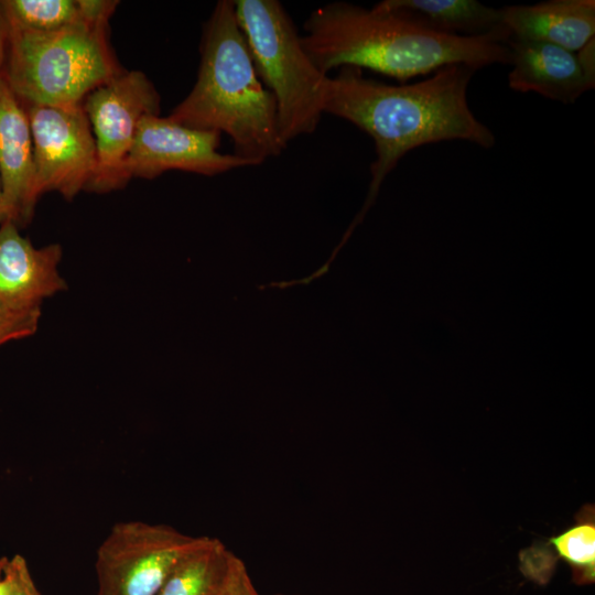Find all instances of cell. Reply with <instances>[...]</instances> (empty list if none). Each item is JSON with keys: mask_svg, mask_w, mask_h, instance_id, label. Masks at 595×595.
Listing matches in <instances>:
<instances>
[{"mask_svg": "<svg viewBox=\"0 0 595 595\" xmlns=\"http://www.w3.org/2000/svg\"><path fill=\"white\" fill-rule=\"evenodd\" d=\"M476 69L444 66L414 83L390 85L367 78L361 69L342 67L327 84L324 113L342 118L366 132L375 143L369 199L409 151L448 140L489 149L496 139L470 110L468 84Z\"/></svg>", "mask_w": 595, "mask_h": 595, "instance_id": "obj_1", "label": "cell"}, {"mask_svg": "<svg viewBox=\"0 0 595 595\" xmlns=\"http://www.w3.org/2000/svg\"><path fill=\"white\" fill-rule=\"evenodd\" d=\"M303 48L324 74L334 68H367L407 82L453 64L478 69L509 64L510 36H456L430 30L394 11L334 1L304 22Z\"/></svg>", "mask_w": 595, "mask_h": 595, "instance_id": "obj_2", "label": "cell"}, {"mask_svg": "<svg viewBox=\"0 0 595 595\" xmlns=\"http://www.w3.org/2000/svg\"><path fill=\"white\" fill-rule=\"evenodd\" d=\"M187 128L226 133L251 166L278 156L277 104L256 72L234 0H219L204 25L195 85L167 117Z\"/></svg>", "mask_w": 595, "mask_h": 595, "instance_id": "obj_3", "label": "cell"}, {"mask_svg": "<svg viewBox=\"0 0 595 595\" xmlns=\"http://www.w3.org/2000/svg\"><path fill=\"white\" fill-rule=\"evenodd\" d=\"M106 26L80 22L54 32L8 29L4 77L23 105L75 106L122 72Z\"/></svg>", "mask_w": 595, "mask_h": 595, "instance_id": "obj_4", "label": "cell"}, {"mask_svg": "<svg viewBox=\"0 0 595 595\" xmlns=\"http://www.w3.org/2000/svg\"><path fill=\"white\" fill-rule=\"evenodd\" d=\"M256 72L277 104L284 145L313 133L324 115L329 76L312 62L294 23L278 0H234Z\"/></svg>", "mask_w": 595, "mask_h": 595, "instance_id": "obj_5", "label": "cell"}, {"mask_svg": "<svg viewBox=\"0 0 595 595\" xmlns=\"http://www.w3.org/2000/svg\"><path fill=\"white\" fill-rule=\"evenodd\" d=\"M160 523H116L97 550V595H156L199 541Z\"/></svg>", "mask_w": 595, "mask_h": 595, "instance_id": "obj_6", "label": "cell"}, {"mask_svg": "<svg viewBox=\"0 0 595 595\" xmlns=\"http://www.w3.org/2000/svg\"><path fill=\"white\" fill-rule=\"evenodd\" d=\"M97 151V167L87 190L109 192L128 183L125 162L140 120L159 115L160 96L139 71L120 72L91 90L83 101Z\"/></svg>", "mask_w": 595, "mask_h": 595, "instance_id": "obj_7", "label": "cell"}, {"mask_svg": "<svg viewBox=\"0 0 595 595\" xmlns=\"http://www.w3.org/2000/svg\"><path fill=\"white\" fill-rule=\"evenodd\" d=\"M33 143L34 193L72 199L87 190L97 167L93 130L83 105H23Z\"/></svg>", "mask_w": 595, "mask_h": 595, "instance_id": "obj_8", "label": "cell"}, {"mask_svg": "<svg viewBox=\"0 0 595 595\" xmlns=\"http://www.w3.org/2000/svg\"><path fill=\"white\" fill-rule=\"evenodd\" d=\"M221 133L184 127L159 115L144 116L125 162V175L154 178L170 170L217 175L251 166L218 151Z\"/></svg>", "mask_w": 595, "mask_h": 595, "instance_id": "obj_9", "label": "cell"}, {"mask_svg": "<svg viewBox=\"0 0 595 595\" xmlns=\"http://www.w3.org/2000/svg\"><path fill=\"white\" fill-rule=\"evenodd\" d=\"M61 258L60 245L35 248L14 223L4 220L0 225V309H41L45 298L65 290L58 272Z\"/></svg>", "mask_w": 595, "mask_h": 595, "instance_id": "obj_10", "label": "cell"}, {"mask_svg": "<svg viewBox=\"0 0 595 595\" xmlns=\"http://www.w3.org/2000/svg\"><path fill=\"white\" fill-rule=\"evenodd\" d=\"M0 177L6 220L26 225L37 197L34 193L33 143L23 104L0 73Z\"/></svg>", "mask_w": 595, "mask_h": 595, "instance_id": "obj_11", "label": "cell"}, {"mask_svg": "<svg viewBox=\"0 0 595 595\" xmlns=\"http://www.w3.org/2000/svg\"><path fill=\"white\" fill-rule=\"evenodd\" d=\"M509 87L520 93H537L545 98L573 104L595 82L585 74L577 53L541 41L510 36Z\"/></svg>", "mask_w": 595, "mask_h": 595, "instance_id": "obj_12", "label": "cell"}, {"mask_svg": "<svg viewBox=\"0 0 595 595\" xmlns=\"http://www.w3.org/2000/svg\"><path fill=\"white\" fill-rule=\"evenodd\" d=\"M510 36L578 52L595 35L594 0H551L501 9Z\"/></svg>", "mask_w": 595, "mask_h": 595, "instance_id": "obj_13", "label": "cell"}, {"mask_svg": "<svg viewBox=\"0 0 595 595\" xmlns=\"http://www.w3.org/2000/svg\"><path fill=\"white\" fill-rule=\"evenodd\" d=\"M374 7L399 12L439 33L456 36H510L501 9L476 0H383Z\"/></svg>", "mask_w": 595, "mask_h": 595, "instance_id": "obj_14", "label": "cell"}, {"mask_svg": "<svg viewBox=\"0 0 595 595\" xmlns=\"http://www.w3.org/2000/svg\"><path fill=\"white\" fill-rule=\"evenodd\" d=\"M231 554L219 539L201 537L156 595H219Z\"/></svg>", "mask_w": 595, "mask_h": 595, "instance_id": "obj_15", "label": "cell"}, {"mask_svg": "<svg viewBox=\"0 0 595 595\" xmlns=\"http://www.w3.org/2000/svg\"><path fill=\"white\" fill-rule=\"evenodd\" d=\"M555 560L570 565L574 582L589 584L595 580V510L587 504L575 522L544 542Z\"/></svg>", "mask_w": 595, "mask_h": 595, "instance_id": "obj_16", "label": "cell"}, {"mask_svg": "<svg viewBox=\"0 0 595 595\" xmlns=\"http://www.w3.org/2000/svg\"><path fill=\"white\" fill-rule=\"evenodd\" d=\"M8 29L47 33L85 22L77 0H3Z\"/></svg>", "mask_w": 595, "mask_h": 595, "instance_id": "obj_17", "label": "cell"}, {"mask_svg": "<svg viewBox=\"0 0 595 595\" xmlns=\"http://www.w3.org/2000/svg\"><path fill=\"white\" fill-rule=\"evenodd\" d=\"M522 574L534 583L545 584L551 578L556 560L543 542L534 543L519 554Z\"/></svg>", "mask_w": 595, "mask_h": 595, "instance_id": "obj_18", "label": "cell"}, {"mask_svg": "<svg viewBox=\"0 0 595 595\" xmlns=\"http://www.w3.org/2000/svg\"><path fill=\"white\" fill-rule=\"evenodd\" d=\"M41 309L8 311L0 309V346L34 334L39 326Z\"/></svg>", "mask_w": 595, "mask_h": 595, "instance_id": "obj_19", "label": "cell"}, {"mask_svg": "<svg viewBox=\"0 0 595 595\" xmlns=\"http://www.w3.org/2000/svg\"><path fill=\"white\" fill-rule=\"evenodd\" d=\"M0 561L9 595H41L22 555L14 554L11 558H1Z\"/></svg>", "mask_w": 595, "mask_h": 595, "instance_id": "obj_20", "label": "cell"}, {"mask_svg": "<svg viewBox=\"0 0 595 595\" xmlns=\"http://www.w3.org/2000/svg\"><path fill=\"white\" fill-rule=\"evenodd\" d=\"M219 595H260L249 575L245 562L231 554Z\"/></svg>", "mask_w": 595, "mask_h": 595, "instance_id": "obj_21", "label": "cell"}, {"mask_svg": "<svg viewBox=\"0 0 595 595\" xmlns=\"http://www.w3.org/2000/svg\"><path fill=\"white\" fill-rule=\"evenodd\" d=\"M77 2L85 22L106 28L109 18L119 3L111 0H77Z\"/></svg>", "mask_w": 595, "mask_h": 595, "instance_id": "obj_22", "label": "cell"}, {"mask_svg": "<svg viewBox=\"0 0 595 595\" xmlns=\"http://www.w3.org/2000/svg\"><path fill=\"white\" fill-rule=\"evenodd\" d=\"M576 53L585 74L595 82V40H591Z\"/></svg>", "mask_w": 595, "mask_h": 595, "instance_id": "obj_23", "label": "cell"}, {"mask_svg": "<svg viewBox=\"0 0 595 595\" xmlns=\"http://www.w3.org/2000/svg\"><path fill=\"white\" fill-rule=\"evenodd\" d=\"M8 25L0 8V73L4 72L8 51Z\"/></svg>", "mask_w": 595, "mask_h": 595, "instance_id": "obj_24", "label": "cell"}, {"mask_svg": "<svg viewBox=\"0 0 595 595\" xmlns=\"http://www.w3.org/2000/svg\"><path fill=\"white\" fill-rule=\"evenodd\" d=\"M0 595H9V586L4 577V574L2 572L1 561H0Z\"/></svg>", "mask_w": 595, "mask_h": 595, "instance_id": "obj_25", "label": "cell"}, {"mask_svg": "<svg viewBox=\"0 0 595 595\" xmlns=\"http://www.w3.org/2000/svg\"><path fill=\"white\" fill-rule=\"evenodd\" d=\"M6 220V214H4V204H3V193H2V184H1V177H0V225Z\"/></svg>", "mask_w": 595, "mask_h": 595, "instance_id": "obj_26", "label": "cell"}, {"mask_svg": "<svg viewBox=\"0 0 595 595\" xmlns=\"http://www.w3.org/2000/svg\"><path fill=\"white\" fill-rule=\"evenodd\" d=\"M277 595H285V594H277Z\"/></svg>", "mask_w": 595, "mask_h": 595, "instance_id": "obj_27", "label": "cell"}]
</instances>
